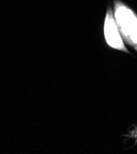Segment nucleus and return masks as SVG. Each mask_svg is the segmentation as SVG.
Here are the masks:
<instances>
[{
    "mask_svg": "<svg viewBox=\"0 0 137 154\" xmlns=\"http://www.w3.org/2000/svg\"><path fill=\"white\" fill-rule=\"evenodd\" d=\"M103 32L106 42L110 48L131 54L126 47L124 40L120 35L114 18V12L111 7H108L106 12Z\"/></svg>",
    "mask_w": 137,
    "mask_h": 154,
    "instance_id": "obj_2",
    "label": "nucleus"
},
{
    "mask_svg": "<svg viewBox=\"0 0 137 154\" xmlns=\"http://www.w3.org/2000/svg\"><path fill=\"white\" fill-rule=\"evenodd\" d=\"M114 15L123 40L137 52V14L120 0H114Z\"/></svg>",
    "mask_w": 137,
    "mask_h": 154,
    "instance_id": "obj_1",
    "label": "nucleus"
}]
</instances>
